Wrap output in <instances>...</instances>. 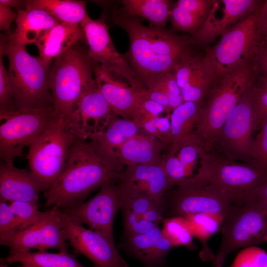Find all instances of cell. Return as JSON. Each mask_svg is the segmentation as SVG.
<instances>
[{"label": "cell", "mask_w": 267, "mask_h": 267, "mask_svg": "<svg viewBox=\"0 0 267 267\" xmlns=\"http://www.w3.org/2000/svg\"><path fill=\"white\" fill-rule=\"evenodd\" d=\"M166 148L163 163L172 187L179 186L194 177L193 169L206 151L197 134L171 142Z\"/></svg>", "instance_id": "ffe728a7"}, {"label": "cell", "mask_w": 267, "mask_h": 267, "mask_svg": "<svg viewBox=\"0 0 267 267\" xmlns=\"http://www.w3.org/2000/svg\"><path fill=\"white\" fill-rule=\"evenodd\" d=\"M185 218L189 223L194 236L204 244L218 231L224 221L222 217L208 213L193 214Z\"/></svg>", "instance_id": "d6a6232c"}, {"label": "cell", "mask_w": 267, "mask_h": 267, "mask_svg": "<svg viewBox=\"0 0 267 267\" xmlns=\"http://www.w3.org/2000/svg\"><path fill=\"white\" fill-rule=\"evenodd\" d=\"M169 19L174 29L189 32L193 35L204 21L203 19L182 10L175 5L170 10Z\"/></svg>", "instance_id": "8d00e7d4"}, {"label": "cell", "mask_w": 267, "mask_h": 267, "mask_svg": "<svg viewBox=\"0 0 267 267\" xmlns=\"http://www.w3.org/2000/svg\"><path fill=\"white\" fill-rule=\"evenodd\" d=\"M202 105L200 102L185 101L172 111L170 118L171 142L196 133Z\"/></svg>", "instance_id": "f546056e"}, {"label": "cell", "mask_w": 267, "mask_h": 267, "mask_svg": "<svg viewBox=\"0 0 267 267\" xmlns=\"http://www.w3.org/2000/svg\"><path fill=\"white\" fill-rule=\"evenodd\" d=\"M20 267H40L34 264L28 263H22Z\"/></svg>", "instance_id": "9f6ffc18"}, {"label": "cell", "mask_w": 267, "mask_h": 267, "mask_svg": "<svg viewBox=\"0 0 267 267\" xmlns=\"http://www.w3.org/2000/svg\"><path fill=\"white\" fill-rule=\"evenodd\" d=\"M263 77H264L265 78V79H266V80L267 81V76H263Z\"/></svg>", "instance_id": "6f0895ef"}, {"label": "cell", "mask_w": 267, "mask_h": 267, "mask_svg": "<svg viewBox=\"0 0 267 267\" xmlns=\"http://www.w3.org/2000/svg\"><path fill=\"white\" fill-rule=\"evenodd\" d=\"M80 25L89 46L88 56L94 65L140 81L125 55L116 50L109 32V27L104 20H94L89 16Z\"/></svg>", "instance_id": "e0dca14e"}, {"label": "cell", "mask_w": 267, "mask_h": 267, "mask_svg": "<svg viewBox=\"0 0 267 267\" xmlns=\"http://www.w3.org/2000/svg\"><path fill=\"white\" fill-rule=\"evenodd\" d=\"M173 71L184 102L203 103L216 82L214 71L204 55L191 53L179 62Z\"/></svg>", "instance_id": "44dd1931"}, {"label": "cell", "mask_w": 267, "mask_h": 267, "mask_svg": "<svg viewBox=\"0 0 267 267\" xmlns=\"http://www.w3.org/2000/svg\"><path fill=\"white\" fill-rule=\"evenodd\" d=\"M164 111L165 108L162 105L147 97L144 87L139 90L137 98V116L135 121L139 126L144 121L159 117Z\"/></svg>", "instance_id": "ee69618b"}, {"label": "cell", "mask_w": 267, "mask_h": 267, "mask_svg": "<svg viewBox=\"0 0 267 267\" xmlns=\"http://www.w3.org/2000/svg\"><path fill=\"white\" fill-rule=\"evenodd\" d=\"M262 1L213 0L205 19L191 39L192 43L208 44L255 12Z\"/></svg>", "instance_id": "ac0fdd59"}, {"label": "cell", "mask_w": 267, "mask_h": 267, "mask_svg": "<svg viewBox=\"0 0 267 267\" xmlns=\"http://www.w3.org/2000/svg\"><path fill=\"white\" fill-rule=\"evenodd\" d=\"M250 195L257 196L267 205V180L252 191Z\"/></svg>", "instance_id": "f5cc1de1"}, {"label": "cell", "mask_w": 267, "mask_h": 267, "mask_svg": "<svg viewBox=\"0 0 267 267\" xmlns=\"http://www.w3.org/2000/svg\"><path fill=\"white\" fill-rule=\"evenodd\" d=\"M191 180L213 184L240 203L267 180V169L228 159L210 150L202 154L197 174Z\"/></svg>", "instance_id": "8992f818"}, {"label": "cell", "mask_w": 267, "mask_h": 267, "mask_svg": "<svg viewBox=\"0 0 267 267\" xmlns=\"http://www.w3.org/2000/svg\"><path fill=\"white\" fill-rule=\"evenodd\" d=\"M15 22V31L6 37L12 43L25 45L35 44L45 31L60 23L47 12L37 8L18 10Z\"/></svg>", "instance_id": "4316f807"}, {"label": "cell", "mask_w": 267, "mask_h": 267, "mask_svg": "<svg viewBox=\"0 0 267 267\" xmlns=\"http://www.w3.org/2000/svg\"><path fill=\"white\" fill-rule=\"evenodd\" d=\"M9 264L7 262L5 258H1L0 261V267H7Z\"/></svg>", "instance_id": "11a10c76"}, {"label": "cell", "mask_w": 267, "mask_h": 267, "mask_svg": "<svg viewBox=\"0 0 267 267\" xmlns=\"http://www.w3.org/2000/svg\"><path fill=\"white\" fill-rule=\"evenodd\" d=\"M21 230V222L12 211L9 204L0 201V241Z\"/></svg>", "instance_id": "b9f144b4"}, {"label": "cell", "mask_w": 267, "mask_h": 267, "mask_svg": "<svg viewBox=\"0 0 267 267\" xmlns=\"http://www.w3.org/2000/svg\"><path fill=\"white\" fill-rule=\"evenodd\" d=\"M251 163L267 169V118L261 124L251 148Z\"/></svg>", "instance_id": "f35d334b"}, {"label": "cell", "mask_w": 267, "mask_h": 267, "mask_svg": "<svg viewBox=\"0 0 267 267\" xmlns=\"http://www.w3.org/2000/svg\"><path fill=\"white\" fill-rule=\"evenodd\" d=\"M82 43L54 58L49 71V87L55 112L66 122L82 94L95 83L94 64Z\"/></svg>", "instance_id": "5b68a950"}, {"label": "cell", "mask_w": 267, "mask_h": 267, "mask_svg": "<svg viewBox=\"0 0 267 267\" xmlns=\"http://www.w3.org/2000/svg\"><path fill=\"white\" fill-rule=\"evenodd\" d=\"M257 78L252 62L227 73L216 81L203 102L196 134L206 151L214 141L245 91Z\"/></svg>", "instance_id": "277c9868"}, {"label": "cell", "mask_w": 267, "mask_h": 267, "mask_svg": "<svg viewBox=\"0 0 267 267\" xmlns=\"http://www.w3.org/2000/svg\"><path fill=\"white\" fill-rule=\"evenodd\" d=\"M213 1L210 0H179L176 2L175 5L205 20L212 6Z\"/></svg>", "instance_id": "7dc6e473"}, {"label": "cell", "mask_w": 267, "mask_h": 267, "mask_svg": "<svg viewBox=\"0 0 267 267\" xmlns=\"http://www.w3.org/2000/svg\"><path fill=\"white\" fill-rule=\"evenodd\" d=\"M76 138L68 123L58 118L29 146V167L44 192L63 172Z\"/></svg>", "instance_id": "ba28073f"}, {"label": "cell", "mask_w": 267, "mask_h": 267, "mask_svg": "<svg viewBox=\"0 0 267 267\" xmlns=\"http://www.w3.org/2000/svg\"><path fill=\"white\" fill-rule=\"evenodd\" d=\"M166 145L157 138L141 133L125 141L116 152L118 168L153 163L163 159L162 152Z\"/></svg>", "instance_id": "484cf974"}, {"label": "cell", "mask_w": 267, "mask_h": 267, "mask_svg": "<svg viewBox=\"0 0 267 267\" xmlns=\"http://www.w3.org/2000/svg\"><path fill=\"white\" fill-rule=\"evenodd\" d=\"M162 230L174 246H190L194 236L187 219L184 217H174L167 219Z\"/></svg>", "instance_id": "836d02e7"}, {"label": "cell", "mask_w": 267, "mask_h": 267, "mask_svg": "<svg viewBox=\"0 0 267 267\" xmlns=\"http://www.w3.org/2000/svg\"><path fill=\"white\" fill-rule=\"evenodd\" d=\"M86 4L85 1L81 0H26V8L43 10L61 23L73 24H81L89 17Z\"/></svg>", "instance_id": "83f0119b"}, {"label": "cell", "mask_w": 267, "mask_h": 267, "mask_svg": "<svg viewBox=\"0 0 267 267\" xmlns=\"http://www.w3.org/2000/svg\"><path fill=\"white\" fill-rule=\"evenodd\" d=\"M165 207L166 203L164 201L162 203L152 207L142 215L146 220L159 225L163 219V214L166 209Z\"/></svg>", "instance_id": "816d5d0a"}, {"label": "cell", "mask_w": 267, "mask_h": 267, "mask_svg": "<svg viewBox=\"0 0 267 267\" xmlns=\"http://www.w3.org/2000/svg\"><path fill=\"white\" fill-rule=\"evenodd\" d=\"M159 226L146 233L128 236L127 248L130 253L145 266L156 245L163 235Z\"/></svg>", "instance_id": "1f68e13d"}, {"label": "cell", "mask_w": 267, "mask_h": 267, "mask_svg": "<svg viewBox=\"0 0 267 267\" xmlns=\"http://www.w3.org/2000/svg\"><path fill=\"white\" fill-rule=\"evenodd\" d=\"M123 12L131 17L146 19L150 26L165 28L172 8L167 0H124Z\"/></svg>", "instance_id": "f1b7e54d"}, {"label": "cell", "mask_w": 267, "mask_h": 267, "mask_svg": "<svg viewBox=\"0 0 267 267\" xmlns=\"http://www.w3.org/2000/svg\"><path fill=\"white\" fill-rule=\"evenodd\" d=\"M59 118L54 106L20 109L14 111L0 110V162L13 163L54 121Z\"/></svg>", "instance_id": "9c48e42d"}, {"label": "cell", "mask_w": 267, "mask_h": 267, "mask_svg": "<svg viewBox=\"0 0 267 267\" xmlns=\"http://www.w3.org/2000/svg\"><path fill=\"white\" fill-rule=\"evenodd\" d=\"M256 11L222 35L214 46L206 49L204 56L216 81L252 62L258 42Z\"/></svg>", "instance_id": "30bf717a"}, {"label": "cell", "mask_w": 267, "mask_h": 267, "mask_svg": "<svg viewBox=\"0 0 267 267\" xmlns=\"http://www.w3.org/2000/svg\"><path fill=\"white\" fill-rule=\"evenodd\" d=\"M17 14L11 7L0 3V29L6 31L9 29L11 23L16 19Z\"/></svg>", "instance_id": "f907efd6"}, {"label": "cell", "mask_w": 267, "mask_h": 267, "mask_svg": "<svg viewBox=\"0 0 267 267\" xmlns=\"http://www.w3.org/2000/svg\"><path fill=\"white\" fill-rule=\"evenodd\" d=\"M124 224L128 236L149 232L158 224L144 219L142 215L130 211H123Z\"/></svg>", "instance_id": "f6af8a7d"}, {"label": "cell", "mask_w": 267, "mask_h": 267, "mask_svg": "<svg viewBox=\"0 0 267 267\" xmlns=\"http://www.w3.org/2000/svg\"><path fill=\"white\" fill-rule=\"evenodd\" d=\"M94 76L113 113L121 118L135 122L138 91L144 87L141 82L97 65H94Z\"/></svg>", "instance_id": "2e32d148"}, {"label": "cell", "mask_w": 267, "mask_h": 267, "mask_svg": "<svg viewBox=\"0 0 267 267\" xmlns=\"http://www.w3.org/2000/svg\"><path fill=\"white\" fill-rule=\"evenodd\" d=\"M170 115L159 116L142 122L139 125L142 133L157 138L167 146L172 139Z\"/></svg>", "instance_id": "74e56055"}, {"label": "cell", "mask_w": 267, "mask_h": 267, "mask_svg": "<svg viewBox=\"0 0 267 267\" xmlns=\"http://www.w3.org/2000/svg\"><path fill=\"white\" fill-rule=\"evenodd\" d=\"M41 192L44 189L31 171L0 162V201L37 202Z\"/></svg>", "instance_id": "603a6c76"}, {"label": "cell", "mask_w": 267, "mask_h": 267, "mask_svg": "<svg viewBox=\"0 0 267 267\" xmlns=\"http://www.w3.org/2000/svg\"><path fill=\"white\" fill-rule=\"evenodd\" d=\"M58 214L66 238L74 252L89 259L93 267H130L119 254L114 240L84 228L59 208Z\"/></svg>", "instance_id": "5bb4252c"}, {"label": "cell", "mask_w": 267, "mask_h": 267, "mask_svg": "<svg viewBox=\"0 0 267 267\" xmlns=\"http://www.w3.org/2000/svg\"><path fill=\"white\" fill-rule=\"evenodd\" d=\"M238 203L218 186L209 182L188 180L177 186L168 195L167 213L175 217L208 213L224 220Z\"/></svg>", "instance_id": "8fae6325"}, {"label": "cell", "mask_w": 267, "mask_h": 267, "mask_svg": "<svg viewBox=\"0 0 267 267\" xmlns=\"http://www.w3.org/2000/svg\"><path fill=\"white\" fill-rule=\"evenodd\" d=\"M141 133V129L136 122L114 114L105 129L91 137L89 143L111 169L121 172L116 164V151L127 140Z\"/></svg>", "instance_id": "7402d4cb"}, {"label": "cell", "mask_w": 267, "mask_h": 267, "mask_svg": "<svg viewBox=\"0 0 267 267\" xmlns=\"http://www.w3.org/2000/svg\"><path fill=\"white\" fill-rule=\"evenodd\" d=\"M126 184L128 192L121 209L122 211L143 215L152 207L164 202V199L157 200L147 194L133 190Z\"/></svg>", "instance_id": "d590c367"}, {"label": "cell", "mask_w": 267, "mask_h": 267, "mask_svg": "<svg viewBox=\"0 0 267 267\" xmlns=\"http://www.w3.org/2000/svg\"><path fill=\"white\" fill-rule=\"evenodd\" d=\"M230 267H267V253L255 246L246 247L238 254Z\"/></svg>", "instance_id": "ab89813d"}, {"label": "cell", "mask_w": 267, "mask_h": 267, "mask_svg": "<svg viewBox=\"0 0 267 267\" xmlns=\"http://www.w3.org/2000/svg\"><path fill=\"white\" fill-rule=\"evenodd\" d=\"M113 115L95 82L82 94L67 123L76 138L86 140L103 130Z\"/></svg>", "instance_id": "d6986e66"}, {"label": "cell", "mask_w": 267, "mask_h": 267, "mask_svg": "<svg viewBox=\"0 0 267 267\" xmlns=\"http://www.w3.org/2000/svg\"><path fill=\"white\" fill-rule=\"evenodd\" d=\"M67 241L58 208L53 206L51 209L43 212L36 223L0 243L9 247V254H13L29 252L32 249H37L39 251L58 249L61 252H68Z\"/></svg>", "instance_id": "9a60e30c"}, {"label": "cell", "mask_w": 267, "mask_h": 267, "mask_svg": "<svg viewBox=\"0 0 267 267\" xmlns=\"http://www.w3.org/2000/svg\"><path fill=\"white\" fill-rule=\"evenodd\" d=\"M221 229L222 239L213 267H222L236 249L267 242V205L250 195L224 220Z\"/></svg>", "instance_id": "52a82bcc"}, {"label": "cell", "mask_w": 267, "mask_h": 267, "mask_svg": "<svg viewBox=\"0 0 267 267\" xmlns=\"http://www.w3.org/2000/svg\"><path fill=\"white\" fill-rule=\"evenodd\" d=\"M252 63L257 77L267 76V41H258Z\"/></svg>", "instance_id": "c3c4849f"}, {"label": "cell", "mask_w": 267, "mask_h": 267, "mask_svg": "<svg viewBox=\"0 0 267 267\" xmlns=\"http://www.w3.org/2000/svg\"><path fill=\"white\" fill-rule=\"evenodd\" d=\"M154 82L158 83L168 95L172 112L184 102L181 89L173 71L165 74Z\"/></svg>", "instance_id": "bcb514c9"}, {"label": "cell", "mask_w": 267, "mask_h": 267, "mask_svg": "<svg viewBox=\"0 0 267 267\" xmlns=\"http://www.w3.org/2000/svg\"><path fill=\"white\" fill-rule=\"evenodd\" d=\"M121 172L111 169L86 140L76 138L63 172L44 192L45 205L60 210L77 206L95 189L121 181Z\"/></svg>", "instance_id": "7a4b0ae2"}, {"label": "cell", "mask_w": 267, "mask_h": 267, "mask_svg": "<svg viewBox=\"0 0 267 267\" xmlns=\"http://www.w3.org/2000/svg\"><path fill=\"white\" fill-rule=\"evenodd\" d=\"M0 3L7 5L10 7H14L18 10L26 8V0H0Z\"/></svg>", "instance_id": "db71d44e"}, {"label": "cell", "mask_w": 267, "mask_h": 267, "mask_svg": "<svg viewBox=\"0 0 267 267\" xmlns=\"http://www.w3.org/2000/svg\"><path fill=\"white\" fill-rule=\"evenodd\" d=\"M0 46L8 59V75L17 109L54 106L49 87L51 62L32 56L26 45L10 42L5 35L0 37Z\"/></svg>", "instance_id": "3957f363"}, {"label": "cell", "mask_w": 267, "mask_h": 267, "mask_svg": "<svg viewBox=\"0 0 267 267\" xmlns=\"http://www.w3.org/2000/svg\"><path fill=\"white\" fill-rule=\"evenodd\" d=\"M120 180L131 189L147 194L155 199H164L172 187L166 174L163 159L158 162L126 166Z\"/></svg>", "instance_id": "cb8c5ba5"}, {"label": "cell", "mask_w": 267, "mask_h": 267, "mask_svg": "<svg viewBox=\"0 0 267 267\" xmlns=\"http://www.w3.org/2000/svg\"><path fill=\"white\" fill-rule=\"evenodd\" d=\"M120 181L118 184L116 182L106 184L88 201L61 210L74 222L86 224L90 229L114 240L115 217L121 209L128 192L126 183Z\"/></svg>", "instance_id": "4fadbf2b"}, {"label": "cell", "mask_w": 267, "mask_h": 267, "mask_svg": "<svg viewBox=\"0 0 267 267\" xmlns=\"http://www.w3.org/2000/svg\"><path fill=\"white\" fill-rule=\"evenodd\" d=\"M251 95L256 131L259 130L262 122L267 118V81L264 77L257 78L251 87Z\"/></svg>", "instance_id": "e575fe53"}, {"label": "cell", "mask_w": 267, "mask_h": 267, "mask_svg": "<svg viewBox=\"0 0 267 267\" xmlns=\"http://www.w3.org/2000/svg\"><path fill=\"white\" fill-rule=\"evenodd\" d=\"M5 259L8 264L28 263L40 267H86L76 256L68 252L49 253L46 251L9 254Z\"/></svg>", "instance_id": "4dcf8cb0"}, {"label": "cell", "mask_w": 267, "mask_h": 267, "mask_svg": "<svg viewBox=\"0 0 267 267\" xmlns=\"http://www.w3.org/2000/svg\"><path fill=\"white\" fill-rule=\"evenodd\" d=\"M4 52L0 46V110L14 111L18 110L13 98L8 70L3 63Z\"/></svg>", "instance_id": "7bdbcfd3"}, {"label": "cell", "mask_w": 267, "mask_h": 267, "mask_svg": "<svg viewBox=\"0 0 267 267\" xmlns=\"http://www.w3.org/2000/svg\"><path fill=\"white\" fill-rule=\"evenodd\" d=\"M9 205L20 220L22 230L30 227L38 222L43 214V212L38 210L37 202L12 201L10 202Z\"/></svg>", "instance_id": "60d3db41"}, {"label": "cell", "mask_w": 267, "mask_h": 267, "mask_svg": "<svg viewBox=\"0 0 267 267\" xmlns=\"http://www.w3.org/2000/svg\"><path fill=\"white\" fill-rule=\"evenodd\" d=\"M256 13V33L258 41H267V0L262 1Z\"/></svg>", "instance_id": "681fc988"}, {"label": "cell", "mask_w": 267, "mask_h": 267, "mask_svg": "<svg viewBox=\"0 0 267 267\" xmlns=\"http://www.w3.org/2000/svg\"><path fill=\"white\" fill-rule=\"evenodd\" d=\"M83 42L86 41L80 24L60 22L45 31L35 44L39 56L51 62L74 44Z\"/></svg>", "instance_id": "d4e9b609"}, {"label": "cell", "mask_w": 267, "mask_h": 267, "mask_svg": "<svg viewBox=\"0 0 267 267\" xmlns=\"http://www.w3.org/2000/svg\"><path fill=\"white\" fill-rule=\"evenodd\" d=\"M252 86L244 93L222 128L211 149L228 159L249 163L252 135L255 131Z\"/></svg>", "instance_id": "7c38bea8"}, {"label": "cell", "mask_w": 267, "mask_h": 267, "mask_svg": "<svg viewBox=\"0 0 267 267\" xmlns=\"http://www.w3.org/2000/svg\"><path fill=\"white\" fill-rule=\"evenodd\" d=\"M112 18L128 35L129 48L125 56L144 88L173 71L191 53V39L163 28L144 25L137 17L119 11Z\"/></svg>", "instance_id": "6da1fadb"}]
</instances>
